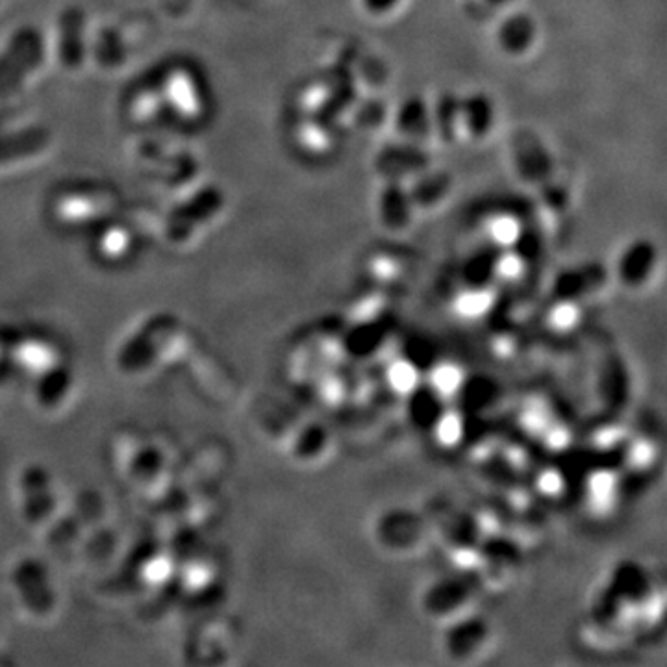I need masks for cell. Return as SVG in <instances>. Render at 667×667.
<instances>
[{"instance_id":"obj_1","label":"cell","mask_w":667,"mask_h":667,"mask_svg":"<svg viewBox=\"0 0 667 667\" xmlns=\"http://www.w3.org/2000/svg\"><path fill=\"white\" fill-rule=\"evenodd\" d=\"M458 118H460V136L464 138L471 141L490 138L497 125L495 100L484 91H473L466 97H458Z\"/></svg>"},{"instance_id":"obj_2","label":"cell","mask_w":667,"mask_h":667,"mask_svg":"<svg viewBox=\"0 0 667 667\" xmlns=\"http://www.w3.org/2000/svg\"><path fill=\"white\" fill-rule=\"evenodd\" d=\"M395 132L406 144L423 147L434 136L431 104L421 95H410L392 115Z\"/></svg>"},{"instance_id":"obj_3","label":"cell","mask_w":667,"mask_h":667,"mask_svg":"<svg viewBox=\"0 0 667 667\" xmlns=\"http://www.w3.org/2000/svg\"><path fill=\"white\" fill-rule=\"evenodd\" d=\"M424 147L413 144H395L387 145L376 157V169L382 175L386 176L384 181H406L413 178L419 173H423L429 165V155L424 152Z\"/></svg>"},{"instance_id":"obj_4","label":"cell","mask_w":667,"mask_h":667,"mask_svg":"<svg viewBox=\"0 0 667 667\" xmlns=\"http://www.w3.org/2000/svg\"><path fill=\"white\" fill-rule=\"evenodd\" d=\"M495 41L508 58L527 57L538 41L536 21L530 13H506L495 30Z\"/></svg>"},{"instance_id":"obj_5","label":"cell","mask_w":667,"mask_h":667,"mask_svg":"<svg viewBox=\"0 0 667 667\" xmlns=\"http://www.w3.org/2000/svg\"><path fill=\"white\" fill-rule=\"evenodd\" d=\"M376 210L382 226L387 231H405L412 223L416 207L408 187L399 181H386L376 199Z\"/></svg>"},{"instance_id":"obj_6","label":"cell","mask_w":667,"mask_h":667,"mask_svg":"<svg viewBox=\"0 0 667 667\" xmlns=\"http://www.w3.org/2000/svg\"><path fill=\"white\" fill-rule=\"evenodd\" d=\"M658 250L647 239H637L619 256L618 273L627 284H642L655 269Z\"/></svg>"},{"instance_id":"obj_7","label":"cell","mask_w":667,"mask_h":667,"mask_svg":"<svg viewBox=\"0 0 667 667\" xmlns=\"http://www.w3.org/2000/svg\"><path fill=\"white\" fill-rule=\"evenodd\" d=\"M412 186L408 187L410 197L413 200V207L431 210L437 207L442 200L447 199L450 192V176L442 171H431V168L424 169L423 173L413 176Z\"/></svg>"},{"instance_id":"obj_8","label":"cell","mask_w":667,"mask_h":667,"mask_svg":"<svg viewBox=\"0 0 667 667\" xmlns=\"http://www.w3.org/2000/svg\"><path fill=\"white\" fill-rule=\"evenodd\" d=\"M432 131L443 144H453L460 138V118H458V97L455 94H443L431 104Z\"/></svg>"},{"instance_id":"obj_9","label":"cell","mask_w":667,"mask_h":667,"mask_svg":"<svg viewBox=\"0 0 667 667\" xmlns=\"http://www.w3.org/2000/svg\"><path fill=\"white\" fill-rule=\"evenodd\" d=\"M387 381L399 393L412 392L418 386V371L408 362L393 363L387 371Z\"/></svg>"},{"instance_id":"obj_10","label":"cell","mask_w":667,"mask_h":667,"mask_svg":"<svg viewBox=\"0 0 667 667\" xmlns=\"http://www.w3.org/2000/svg\"><path fill=\"white\" fill-rule=\"evenodd\" d=\"M432 384L442 395H453L461 384V371L453 366H442L432 374Z\"/></svg>"},{"instance_id":"obj_11","label":"cell","mask_w":667,"mask_h":667,"mask_svg":"<svg viewBox=\"0 0 667 667\" xmlns=\"http://www.w3.org/2000/svg\"><path fill=\"white\" fill-rule=\"evenodd\" d=\"M461 431H464L461 419L458 418L456 413H447V416L437 423V440H440L443 445H455L461 437Z\"/></svg>"},{"instance_id":"obj_12","label":"cell","mask_w":667,"mask_h":667,"mask_svg":"<svg viewBox=\"0 0 667 667\" xmlns=\"http://www.w3.org/2000/svg\"><path fill=\"white\" fill-rule=\"evenodd\" d=\"M490 305H492L490 295L481 294V292H471V294L461 295L458 310L473 318V316H481V313L486 312Z\"/></svg>"},{"instance_id":"obj_13","label":"cell","mask_w":667,"mask_h":667,"mask_svg":"<svg viewBox=\"0 0 667 667\" xmlns=\"http://www.w3.org/2000/svg\"><path fill=\"white\" fill-rule=\"evenodd\" d=\"M403 0H360V7L369 17H390L399 10Z\"/></svg>"},{"instance_id":"obj_14","label":"cell","mask_w":667,"mask_h":667,"mask_svg":"<svg viewBox=\"0 0 667 667\" xmlns=\"http://www.w3.org/2000/svg\"><path fill=\"white\" fill-rule=\"evenodd\" d=\"M614 492H616V486H614L610 474H597L593 479V499L597 503H610Z\"/></svg>"},{"instance_id":"obj_15","label":"cell","mask_w":667,"mask_h":667,"mask_svg":"<svg viewBox=\"0 0 667 667\" xmlns=\"http://www.w3.org/2000/svg\"><path fill=\"white\" fill-rule=\"evenodd\" d=\"M577 318H579L577 308L568 305V302H566V305L558 306L555 312H553V323L556 324V329H561V331L571 329V326L577 323Z\"/></svg>"},{"instance_id":"obj_16","label":"cell","mask_w":667,"mask_h":667,"mask_svg":"<svg viewBox=\"0 0 667 667\" xmlns=\"http://www.w3.org/2000/svg\"><path fill=\"white\" fill-rule=\"evenodd\" d=\"M560 486H561V481L558 474H555V473L545 474V484H543V490H545V492H549V493L558 492V490H560Z\"/></svg>"},{"instance_id":"obj_17","label":"cell","mask_w":667,"mask_h":667,"mask_svg":"<svg viewBox=\"0 0 667 667\" xmlns=\"http://www.w3.org/2000/svg\"><path fill=\"white\" fill-rule=\"evenodd\" d=\"M487 7L493 8V10H501V8H506L510 4L511 0H484Z\"/></svg>"}]
</instances>
